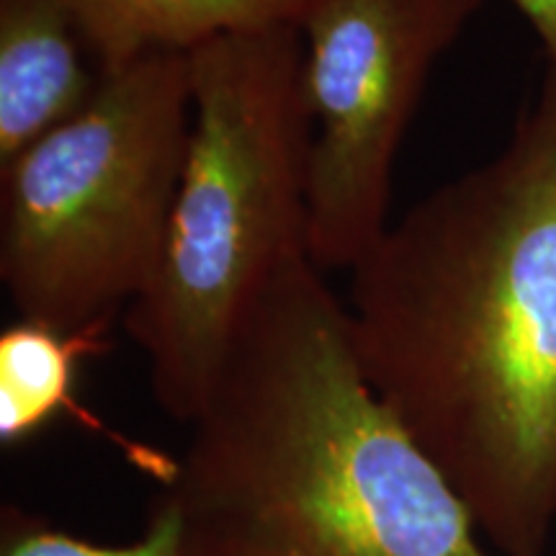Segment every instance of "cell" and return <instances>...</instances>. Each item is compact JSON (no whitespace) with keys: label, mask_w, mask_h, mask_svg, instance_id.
<instances>
[{"label":"cell","mask_w":556,"mask_h":556,"mask_svg":"<svg viewBox=\"0 0 556 556\" xmlns=\"http://www.w3.org/2000/svg\"><path fill=\"white\" fill-rule=\"evenodd\" d=\"M361 371L505 556L556 526V73L500 155L351 268Z\"/></svg>","instance_id":"cell-1"},{"label":"cell","mask_w":556,"mask_h":556,"mask_svg":"<svg viewBox=\"0 0 556 556\" xmlns=\"http://www.w3.org/2000/svg\"><path fill=\"white\" fill-rule=\"evenodd\" d=\"M160 497L186 556H486L469 507L368 387L309 253L235 330Z\"/></svg>","instance_id":"cell-2"},{"label":"cell","mask_w":556,"mask_h":556,"mask_svg":"<svg viewBox=\"0 0 556 556\" xmlns=\"http://www.w3.org/2000/svg\"><path fill=\"white\" fill-rule=\"evenodd\" d=\"M191 135L150 281L124 312L160 409L189 422L245 312L307 253L312 119L296 24L189 50Z\"/></svg>","instance_id":"cell-3"},{"label":"cell","mask_w":556,"mask_h":556,"mask_svg":"<svg viewBox=\"0 0 556 556\" xmlns=\"http://www.w3.org/2000/svg\"><path fill=\"white\" fill-rule=\"evenodd\" d=\"M189 135V52H150L0 170V281L21 319L80 330L129 307L163 248Z\"/></svg>","instance_id":"cell-4"},{"label":"cell","mask_w":556,"mask_h":556,"mask_svg":"<svg viewBox=\"0 0 556 556\" xmlns=\"http://www.w3.org/2000/svg\"><path fill=\"white\" fill-rule=\"evenodd\" d=\"M482 0H309L304 99L312 119L307 253L351 270L389 227L392 168L435 62Z\"/></svg>","instance_id":"cell-5"},{"label":"cell","mask_w":556,"mask_h":556,"mask_svg":"<svg viewBox=\"0 0 556 556\" xmlns=\"http://www.w3.org/2000/svg\"><path fill=\"white\" fill-rule=\"evenodd\" d=\"M103 78L65 0H0V170L86 111Z\"/></svg>","instance_id":"cell-6"},{"label":"cell","mask_w":556,"mask_h":556,"mask_svg":"<svg viewBox=\"0 0 556 556\" xmlns=\"http://www.w3.org/2000/svg\"><path fill=\"white\" fill-rule=\"evenodd\" d=\"M111 323L114 319H101L80 330H58L34 319H18L0 332V443L3 448H16L67 415L88 433L116 443L139 471L165 486L176 475L178 456L116 433L80 405L75 394L83 361L109 351Z\"/></svg>","instance_id":"cell-7"},{"label":"cell","mask_w":556,"mask_h":556,"mask_svg":"<svg viewBox=\"0 0 556 556\" xmlns=\"http://www.w3.org/2000/svg\"><path fill=\"white\" fill-rule=\"evenodd\" d=\"M101 73L150 52H189L227 31L296 24L309 0H65Z\"/></svg>","instance_id":"cell-8"},{"label":"cell","mask_w":556,"mask_h":556,"mask_svg":"<svg viewBox=\"0 0 556 556\" xmlns=\"http://www.w3.org/2000/svg\"><path fill=\"white\" fill-rule=\"evenodd\" d=\"M0 556H186L180 520L168 500L157 495L148 528L137 541L106 546L62 531L50 520L31 516L18 505H3Z\"/></svg>","instance_id":"cell-9"},{"label":"cell","mask_w":556,"mask_h":556,"mask_svg":"<svg viewBox=\"0 0 556 556\" xmlns=\"http://www.w3.org/2000/svg\"><path fill=\"white\" fill-rule=\"evenodd\" d=\"M520 11L546 54V67L556 73V0H510Z\"/></svg>","instance_id":"cell-10"}]
</instances>
